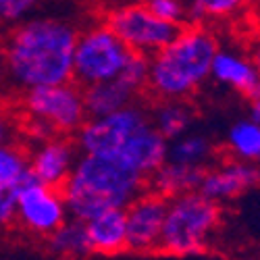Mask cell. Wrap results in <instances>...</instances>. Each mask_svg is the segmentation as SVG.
<instances>
[{
  "mask_svg": "<svg viewBox=\"0 0 260 260\" xmlns=\"http://www.w3.org/2000/svg\"><path fill=\"white\" fill-rule=\"evenodd\" d=\"M148 92V56L132 52L125 69L108 81L83 88L88 117H102L108 113L140 102Z\"/></svg>",
  "mask_w": 260,
  "mask_h": 260,
  "instance_id": "cell-9",
  "label": "cell"
},
{
  "mask_svg": "<svg viewBox=\"0 0 260 260\" xmlns=\"http://www.w3.org/2000/svg\"><path fill=\"white\" fill-rule=\"evenodd\" d=\"M17 196V223L27 233L48 237L67 221V204L58 187L38 181L31 173L15 189Z\"/></svg>",
  "mask_w": 260,
  "mask_h": 260,
  "instance_id": "cell-10",
  "label": "cell"
},
{
  "mask_svg": "<svg viewBox=\"0 0 260 260\" xmlns=\"http://www.w3.org/2000/svg\"><path fill=\"white\" fill-rule=\"evenodd\" d=\"M256 167H258V177H260V162H258V165H256Z\"/></svg>",
  "mask_w": 260,
  "mask_h": 260,
  "instance_id": "cell-33",
  "label": "cell"
},
{
  "mask_svg": "<svg viewBox=\"0 0 260 260\" xmlns=\"http://www.w3.org/2000/svg\"><path fill=\"white\" fill-rule=\"evenodd\" d=\"M208 83L248 102L260 90V69L252 52L221 42L212 58Z\"/></svg>",
  "mask_w": 260,
  "mask_h": 260,
  "instance_id": "cell-11",
  "label": "cell"
},
{
  "mask_svg": "<svg viewBox=\"0 0 260 260\" xmlns=\"http://www.w3.org/2000/svg\"><path fill=\"white\" fill-rule=\"evenodd\" d=\"M81 23L71 15L40 11L7 27L0 48L5 54V94L19 96L42 85L73 81V54Z\"/></svg>",
  "mask_w": 260,
  "mask_h": 260,
  "instance_id": "cell-1",
  "label": "cell"
},
{
  "mask_svg": "<svg viewBox=\"0 0 260 260\" xmlns=\"http://www.w3.org/2000/svg\"><path fill=\"white\" fill-rule=\"evenodd\" d=\"M85 231L96 254H117L127 250V225L125 208L106 210L94 219L85 221Z\"/></svg>",
  "mask_w": 260,
  "mask_h": 260,
  "instance_id": "cell-18",
  "label": "cell"
},
{
  "mask_svg": "<svg viewBox=\"0 0 260 260\" xmlns=\"http://www.w3.org/2000/svg\"><path fill=\"white\" fill-rule=\"evenodd\" d=\"M150 123L167 140H175L196 127L198 111L191 100H148Z\"/></svg>",
  "mask_w": 260,
  "mask_h": 260,
  "instance_id": "cell-16",
  "label": "cell"
},
{
  "mask_svg": "<svg viewBox=\"0 0 260 260\" xmlns=\"http://www.w3.org/2000/svg\"><path fill=\"white\" fill-rule=\"evenodd\" d=\"M146 187V177L115 158L79 154L60 191L67 212L85 223L106 210L125 208Z\"/></svg>",
  "mask_w": 260,
  "mask_h": 260,
  "instance_id": "cell-3",
  "label": "cell"
},
{
  "mask_svg": "<svg viewBox=\"0 0 260 260\" xmlns=\"http://www.w3.org/2000/svg\"><path fill=\"white\" fill-rule=\"evenodd\" d=\"M19 134V121L15 115H11L5 106H0V146H5L17 138Z\"/></svg>",
  "mask_w": 260,
  "mask_h": 260,
  "instance_id": "cell-27",
  "label": "cell"
},
{
  "mask_svg": "<svg viewBox=\"0 0 260 260\" xmlns=\"http://www.w3.org/2000/svg\"><path fill=\"white\" fill-rule=\"evenodd\" d=\"M169 200L152 189H144L125 206L127 250L152 252L160 246V233Z\"/></svg>",
  "mask_w": 260,
  "mask_h": 260,
  "instance_id": "cell-12",
  "label": "cell"
},
{
  "mask_svg": "<svg viewBox=\"0 0 260 260\" xmlns=\"http://www.w3.org/2000/svg\"><path fill=\"white\" fill-rule=\"evenodd\" d=\"M221 40L204 23L179 27L169 44L148 58L150 100H191L210 81V67Z\"/></svg>",
  "mask_w": 260,
  "mask_h": 260,
  "instance_id": "cell-2",
  "label": "cell"
},
{
  "mask_svg": "<svg viewBox=\"0 0 260 260\" xmlns=\"http://www.w3.org/2000/svg\"><path fill=\"white\" fill-rule=\"evenodd\" d=\"M17 223V196L13 189L0 187V231Z\"/></svg>",
  "mask_w": 260,
  "mask_h": 260,
  "instance_id": "cell-26",
  "label": "cell"
},
{
  "mask_svg": "<svg viewBox=\"0 0 260 260\" xmlns=\"http://www.w3.org/2000/svg\"><path fill=\"white\" fill-rule=\"evenodd\" d=\"M221 152L225 156L258 165L260 162V123L248 115L233 119L227 127L221 140Z\"/></svg>",
  "mask_w": 260,
  "mask_h": 260,
  "instance_id": "cell-19",
  "label": "cell"
},
{
  "mask_svg": "<svg viewBox=\"0 0 260 260\" xmlns=\"http://www.w3.org/2000/svg\"><path fill=\"white\" fill-rule=\"evenodd\" d=\"M158 19L167 23L183 27L191 23V13H189V0H146L144 3Z\"/></svg>",
  "mask_w": 260,
  "mask_h": 260,
  "instance_id": "cell-25",
  "label": "cell"
},
{
  "mask_svg": "<svg viewBox=\"0 0 260 260\" xmlns=\"http://www.w3.org/2000/svg\"><path fill=\"white\" fill-rule=\"evenodd\" d=\"M167 152L169 142L152 127V123H148L129 136V140L117 152L115 160L134 169L142 177L150 179L167 162Z\"/></svg>",
  "mask_w": 260,
  "mask_h": 260,
  "instance_id": "cell-15",
  "label": "cell"
},
{
  "mask_svg": "<svg viewBox=\"0 0 260 260\" xmlns=\"http://www.w3.org/2000/svg\"><path fill=\"white\" fill-rule=\"evenodd\" d=\"M5 31H7V27H3V25H0V40H3V36H5Z\"/></svg>",
  "mask_w": 260,
  "mask_h": 260,
  "instance_id": "cell-32",
  "label": "cell"
},
{
  "mask_svg": "<svg viewBox=\"0 0 260 260\" xmlns=\"http://www.w3.org/2000/svg\"><path fill=\"white\" fill-rule=\"evenodd\" d=\"M0 94H5V54L0 48Z\"/></svg>",
  "mask_w": 260,
  "mask_h": 260,
  "instance_id": "cell-29",
  "label": "cell"
},
{
  "mask_svg": "<svg viewBox=\"0 0 260 260\" xmlns=\"http://www.w3.org/2000/svg\"><path fill=\"white\" fill-rule=\"evenodd\" d=\"M48 250L60 258H69V260H77V258H85L94 254L90 240H88V231H85V223L71 219L64 221L56 231H52L46 237Z\"/></svg>",
  "mask_w": 260,
  "mask_h": 260,
  "instance_id": "cell-21",
  "label": "cell"
},
{
  "mask_svg": "<svg viewBox=\"0 0 260 260\" xmlns=\"http://www.w3.org/2000/svg\"><path fill=\"white\" fill-rule=\"evenodd\" d=\"M246 104H248V113H246V115L260 123V90H258Z\"/></svg>",
  "mask_w": 260,
  "mask_h": 260,
  "instance_id": "cell-28",
  "label": "cell"
},
{
  "mask_svg": "<svg viewBox=\"0 0 260 260\" xmlns=\"http://www.w3.org/2000/svg\"><path fill=\"white\" fill-rule=\"evenodd\" d=\"M129 56L132 50L102 19L81 23L73 54V81L88 88L113 79L125 69Z\"/></svg>",
  "mask_w": 260,
  "mask_h": 260,
  "instance_id": "cell-6",
  "label": "cell"
},
{
  "mask_svg": "<svg viewBox=\"0 0 260 260\" xmlns=\"http://www.w3.org/2000/svg\"><path fill=\"white\" fill-rule=\"evenodd\" d=\"M48 0H0V25L11 27L44 11Z\"/></svg>",
  "mask_w": 260,
  "mask_h": 260,
  "instance_id": "cell-24",
  "label": "cell"
},
{
  "mask_svg": "<svg viewBox=\"0 0 260 260\" xmlns=\"http://www.w3.org/2000/svg\"><path fill=\"white\" fill-rule=\"evenodd\" d=\"M123 44L144 56H152L175 38L179 27L158 19L144 3H117L102 17Z\"/></svg>",
  "mask_w": 260,
  "mask_h": 260,
  "instance_id": "cell-8",
  "label": "cell"
},
{
  "mask_svg": "<svg viewBox=\"0 0 260 260\" xmlns=\"http://www.w3.org/2000/svg\"><path fill=\"white\" fill-rule=\"evenodd\" d=\"M29 152L27 144L13 140L0 146V187L15 189L29 175Z\"/></svg>",
  "mask_w": 260,
  "mask_h": 260,
  "instance_id": "cell-22",
  "label": "cell"
},
{
  "mask_svg": "<svg viewBox=\"0 0 260 260\" xmlns=\"http://www.w3.org/2000/svg\"><path fill=\"white\" fill-rule=\"evenodd\" d=\"M204 175V167H189L167 160L152 177L148 179V189L160 193L162 198L171 200L183 196L189 191H198Z\"/></svg>",
  "mask_w": 260,
  "mask_h": 260,
  "instance_id": "cell-20",
  "label": "cell"
},
{
  "mask_svg": "<svg viewBox=\"0 0 260 260\" xmlns=\"http://www.w3.org/2000/svg\"><path fill=\"white\" fill-rule=\"evenodd\" d=\"M252 56H254V60H256V64H258V69H260V44L256 46V50L252 52Z\"/></svg>",
  "mask_w": 260,
  "mask_h": 260,
  "instance_id": "cell-30",
  "label": "cell"
},
{
  "mask_svg": "<svg viewBox=\"0 0 260 260\" xmlns=\"http://www.w3.org/2000/svg\"><path fill=\"white\" fill-rule=\"evenodd\" d=\"M221 204L208 200L200 191L171 198L167 204L158 250L175 256L204 252L210 237L221 225Z\"/></svg>",
  "mask_w": 260,
  "mask_h": 260,
  "instance_id": "cell-5",
  "label": "cell"
},
{
  "mask_svg": "<svg viewBox=\"0 0 260 260\" xmlns=\"http://www.w3.org/2000/svg\"><path fill=\"white\" fill-rule=\"evenodd\" d=\"M221 156V148L216 140L202 132V129L193 127L183 136L169 142V152L167 160L179 162V165H189V167H208L216 158Z\"/></svg>",
  "mask_w": 260,
  "mask_h": 260,
  "instance_id": "cell-17",
  "label": "cell"
},
{
  "mask_svg": "<svg viewBox=\"0 0 260 260\" xmlns=\"http://www.w3.org/2000/svg\"><path fill=\"white\" fill-rule=\"evenodd\" d=\"M248 0H189L191 23H223L240 15Z\"/></svg>",
  "mask_w": 260,
  "mask_h": 260,
  "instance_id": "cell-23",
  "label": "cell"
},
{
  "mask_svg": "<svg viewBox=\"0 0 260 260\" xmlns=\"http://www.w3.org/2000/svg\"><path fill=\"white\" fill-rule=\"evenodd\" d=\"M29 152V171L31 175L50 187H62L71 175L79 150L75 140L69 136H52L40 142L27 144Z\"/></svg>",
  "mask_w": 260,
  "mask_h": 260,
  "instance_id": "cell-14",
  "label": "cell"
},
{
  "mask_svg": "<svg viewBox=\"0 0 260 260\" xmlns=\"http://www.w3.org/2000/svg\"><path fill=\"white\" fill-rule=\"evenodd\" d=\"M19 134L31 142L52 136L73 138L88 119L83 88L75 81L42 85L15 96Z\"/></svg>",
  "mask_w": 260,
  "mask_h": 260,
  "instance_id": "cell-4",
  "label": "cell"
},
{
  "mask_svg": "<svg viewBox=\"0 0 260 260\" xmlns=\"http://www.w3.org/2000/svg\"><path fill=\"white\" fill-rule=\"evenodd\" d=\"M121 3H146V0H121Z\"/></svg>",
  "mask_w": 260,
  "mask_h": 260,
  "instance_id": "cell-31",
  "label": "cell"
},
{
  "mask_svg": "<svg viewBox=\"0 0 260 260\" xmlns=\"http://www.w3.org/2000/svg\"><path fill=\"white\" fill-rule=\"evenodd\" d=\"M150 123L148 100L134 102L121 111L108 113L102 117H88L73 136L79 154L92 156H106L115 158L121 146L136 134L140 127Z\"/></svg>",
  "mask_w": 260,
  "mask_h": 260,
  "instance_id": "cell-7",
  "label": "cell"
},
{
  "mask_svg": "<svg viewBox=\"0 0 260 260\" xmlns=\"http://www.w3.org/2000/svg\"><path fill=\"white\" fill-rule=\"evenodd\" d=\"M260 185L258 167L242 162L229 156H219L212 165L204 169L198 191L208 200L223 204L244 196L246 191Z\"/></svg>",
  "mask_w": 260,
  "mask_h": 260,
  "instance_id": "cell-13",
  "label": "cell"
}]
</instances>
